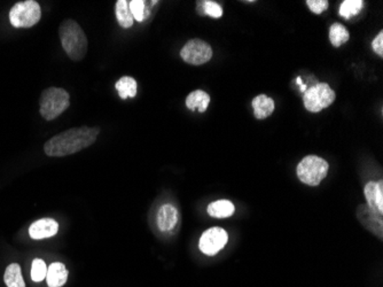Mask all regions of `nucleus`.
I'll list each match as a JSON object with an SVG mask.
<instances>
[{
  "label": "nucleus",
  "mask_w": 383,
  "mask_h": 287,
  "mask_svg": "<svg viewBox=\"0 0 383 287\" xmlns=\"http://www.w3.org/2000/svg\"><path fill=\"white\" fill-rule=\"evenodd\" d=\"M115 86H116V90L118 91V95L123 100L133 98L137 95V91H138L137 81L135 78L130 77V76L120 78Z\"/></svg>",
  "instance_id": "17"
},
{
  "label": "nucleus",
  "mask_w": 383,
  "mask_h": 287,
  "mask_svg": "<svg viewBox=\"0 0 383 287\" xmlns=\"http://www.w3.org/2000/svg\"><path fill=\"white\" fill-rule=\"evenodd\" d=\"M209 104H210V95L202 90L191 92L186 98V106L193 112L198 109V112L205 113L208 109Z\"/></svg>",
  "instance_id": "15"
},
{
  "label": "nucleus",
  "mask_w": 383,
  "mask_h": 287,
  "mask_svg": "<svg viewBox=\"0 0 383 287\" xmlns=\"http://www.w3.org/2000/svg\"><path fill=\"white\" fill-rule=\"evenodd\" d=\"M335 98V92L330 85L327 83H319L304 92L303 102L309 112L318 113L330 107Z\"/></svg>",
  "instance_id": "6"
},
{
  "label": "nucleus",
  "mask_w": 383,
  "mask_h": 287,
  "mask_svg": "<svg viewBox=\"0 0 383 287\" xmlns=\"http://www.w3.org/2000/svg\"><path fill=\"white\" fill-rule=\"evenodd\" d=\"M229 241V234L223 228H212L202 233L198 247L202 253L214 257L225 247Z\"/></svg>",
  "instance_id": "8"
},
{
  "label": "nucleus",
  "mask_w": 383,
  "mask_h": 287,
  "mask_svg": "<svg viewBox=\"0 0 383 287\" xmlns=\"http://www.w3.org/2000/svg\"><path fill=\"white\" fill-rule=\"evenodd\" d=\"M116 17H118V24L124 29H129L133 26V17L130 12L129 1L118 0L116 3Z\"/></svg>",
  "instance_id": "19"
},
{
  "label": "nucleus",
  "mask_w": 383,
  "mask_h": 287,
  "mask_svg": "<svg viewBox=\"0 0 383 287\" xmlns=\"http://www.w3.org/2000/svg\"><path fill=\"white\" fill-rule=\"evenodd\" d=\"M100 129L91 127L71 128L54 136L45 142L44 151L46 156L60 158L71 156L95 144Z\"/></svg>",
  "instance_id": "1"
},
{
  "label": "nucleus",
  "mask_w": 383,
  "mask_h": 287,
  "mask_svg": "<svg viewBox=\"0 0 383 287\" xmlns=\"http://www.w3.org/2000/svg\"><path fill=\"white\" fill-rule=\"evenodd\" d=\"M363 3L362 0H346L339 6V15L344 19H351L359 13L363 8Z\"/></svg>",
  "instance_id": "21"
},
{
  "label": "nucleus",
  "mask_w": 383,
  "mask_h": 287,
  "mask_svg": "<svg viewBox=\"0 0 383 287\" xmlns=\"http://www.w3.org/2000/svg\"><path fill=\"white\" fill-rule=\"evenodd\" d=\"M310 10L315 14H321L328 8V1L327 0H308L306 1Z\"/></svg>",
  "instance_id": "25"
},
{
  "label": "nucleus",
  "mask_w": 383,
  "mask_h": 287,
  "mask_svg": "<svg viewBox=\"0 0 383 287\" xmlns=\"http://www.w3.org/2000/svg\"><path fill=\"white\" fill-rule=\"evenodd\" d=\"M61 45L73 61H81L88 52V38L81 26L74 20H66L59 28Z\"/></svg>",
  "instance_id": "2"
},
{
  "label": "nucleus",
  "mask_w": 383,
  "mask_h": 287,
  "mask_svg": "<svg viewBox=\"0 0 383 287\" xmlns=\"http://www.w3.org/2000/svg\"><path fill=\"white\" fill-rule=\"evenodd\" d=\"M198 7H200L202 10H198L200 15H209V17H214V19H219L223 17V8L221 5L216 3V1H210V0H205V1H198Z\"/></svg>",
  "instance_id": "22"
},
{
  "label": "nucleus",
  "mask_w": 383,
  "mask_h": 287,
  "mask_svg": "<svg viewBox=\"0 0 383 287\" xmlns=\"http://www.w3.org/2000/svg\"><path fill=\"white\" fill-rule=\"evenodd\" d=\"M59 230L57 221L52 219H41L31 224L29 228V234L35 240L45 239L55 236Z\"/></svg>",
  "instance_id": "11"
},
{
  "label": "nucleus",
  "mask_w": 383,
  "mask_h": 287,
  "mask_svg": "<svg viewBox=\"0 0 383 287\" xmlns=\"http://www.w3.org/2000/svg\"><path fill=\"white\" fill-rule=\"evenodd\" d=\"M372 48H373L374 52L377 55L383 57V33L380 31L377 37L374 38V41H372Z\"/></svg>",
  "instance_id": "26"
},
{
  "label": "nucleus",
  "mask_w": 383,
  "mask_h": 287,
  "mask_svg": "<svg viewBox=\"0 0 383 287\" xmlns=\"http://www.w3.org/2000/svg\"><path fill=\"white\" fill-rule=\"evenodd\" d=\"M158 228L161 232H170L178 223V210L170 203L163 205L158 212Z\"/></svg>",
  "instance_id": "10"
},
{
  "label": "nucleus",
  "mask_w": 383,
  "mask_h": 287,
  "mask_svg": "<svg viewBox=\"0 0 383 287\" xmlns=\"http://www.w3.org/2000/svg\"><path fill=\"white\" fill-rule=\"evenodd\" d=\"M48 275V267L44 261L41 259H36L32 261V266H31V279L34 281H44Z\"/></svg>",
  "instance_id": "23"
},
{
  "label": "nucleus",
  "mask_w": 383,
  "mask_h": 287,
  "mask_svg": "<svg viewBox=\"0 0 383 287\" xmlns=\"http://www.w3.org/2000/svg\"><path fill=\"white\" fill-rule=\"evenodd\" d=\"M3 281L7 287H26L20 264L12 263L6 268L3 275Z\"/></svg>",
  "instance_id": "18"
},
{
  "label": "nucleus",
  "mask_w": 383,
  "mask_h": 287,
  "mask_svg": "<svg viewBox=\"0 0 383 287\" xmlns=\"http://www.w3.org/2000/svg\"><path fill=\"white\" fill-rule=\"evenodd\" d=\"M180 57L187 64L200 66L212 60V48L207 41L202 39H191L184 45Z\"/></svg>",
  "instance_id": "7"
},
{
  "label": "nucleus",
  "mask_w": 383,
  "mask_h": 287,
  "mask_svg": "<svg viewBox=\"0 0 383 287\" xmlns=\"http://www.w3.org/2000/svg\"><path fill=\"white\" fill-rule=\"evenodd\" d=\"M207 212L210 216L215 217V219H227L234 214L236 207L230 200H218V201L210 203Z\"/></svg>",
  "instance_id": "16"
},
{
  "label": "nucleus",
  "mask_w": 383,
  "mask_h": 287,
  "mask_svg": "<svg viewBox=\"0 0 383 287\" xmlns=\"http://www.w3.org/2000/svg\"><path fill=\"white\" fill-rule=\"evenodd\" d=\"M39 113L46 121L59 118L71 106V95L64 89H46L43 91L39 100Z\"/></svg>",
  "instance_id": "3"
},
{
  "label": "nucleus",
  "mask_w": 383,
  "mask_h": 287,
  "mask_svg": "<svg viewBox=\"0 0 383 287\" xmlns=\"http://www.w3.org/2000/svg\"><path fill=\"white\" fill-rule=\"evenodd\" d=\"M129 7L133 20L142 22L146 19V3L142 0H131L129 1Z\"/></svg>",
  "instance_id": "24"
},
{
  "label": "nucleus",
  "mask_w": 383,
  "mask_h": 287,
  "mask_svg": "<svg viewBox=\"0 0 383 287\" xmlns=\"http://www.w3.org/2000/svg\"><path fill=\"white\" fill-rule=\"evenodd\" d=\"M252 105L254 109V115L257 120L269 118L276 109L274 100L265 95H259L255 97L252 99Z\"/></svg>",
  "instance_id": "13"
},
{
  "label": "nucleus",
  "mask_w": 383,
  "mask_h": 287,
  "mask_svg": "<svg viewBox=\"0 0 383 287\" xmlns=\"http://www.w3.org/2000/svg\"><path fill=\"white\" fill-rule=\"evenodd\" d=\"M67 268L61 262H54L48 268L46 281L48 287H61L67 283L68 279Z\"/></svg>",
  "instance_id": "14"
},
{
  "label": "nucleus",
  "mask_w": 383,
  "mask_h": 287,
  "mask_svg": "<svg viewBox=\"0 0 383 287\" xmlns=\"http://www.w3.org/2000/svg\"><path fill=\"white\" fill-rule=\"evenodd\" d=\"M357 217L360 221V223L363 224L368 231L379 238H382V214L374 212L367 205H362L357 212Z\"/></svg>",
  "instance_id": "9"
},
{
  "label": "nucleus",
  "mask_w": 383,
  "mask_h": 287,
  "mask_svg": "<svg viewBox=\"0 0 383 287\" xmlns=\"http://www.w3.org/2000/svg\"><path fill=\"white\" fill-rule=\"evenodd\" d=\"M330 169L326 160L316 156H308L297 166V177L306 185L317 186L323 182Z\"/></svg>",
  "instance_id": "4"
},
{
  "label": "nucleus",
  "mask_w": 383,
  "mask_h": 287,
  "mask_svg": "<svg viewBox=\"0 0 383 287\" xmlns=\"http://www.w3.org/2000/svg\"><path fill=\"white\" fill-rule=\"evenodd\" d=\"M350 34L348 29L341 24H334L330 28V41L334 48H339L349 41Z\"/></svg>",
  "instance_id": "20"
},
{
  "label": "nucleus",
  "mask_w": 383,
  "mask_h": 287,
  "mask_svg": "<svg viewBox=\"0 0 383 287\" xmlns=\"http://www.w3.org/2000/svg\"><path fill=\"white\" fill-rule=\"evenodd\" d=\"M367 206L377 213L383 214V182L367 183L365 189Z\"/></svg>",
  "instance_id": "12"
},
{
  "label": "nucleus",
  "mask_w": 383,
  "mask_h": 287,
  "mask_svg": "<svg viewBox=\"0 0 383 287\" xmlns=\"http://www.w3.org/2000/svg\"><path fill=\"white\" fill-rule=\"evenodd\" d=\"M41 17V6L35 0L19 1L10 10V22L15 28L34 27Z\"/></svg>",
  "instance_id": "5"
}]
</instances>
